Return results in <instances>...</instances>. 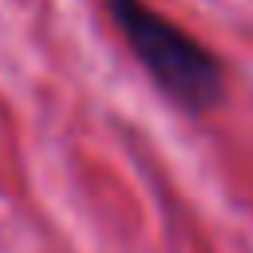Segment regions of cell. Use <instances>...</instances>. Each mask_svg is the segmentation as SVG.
<instances>
[{
    "label": "cell",
    "instance_id": "obj_1",
    "mask_svg": "<svg viewBox=\"0 0 253 253\" xmlns=\"http://www.w3.org/2000/svg\"><path fill=\"white\" fill-rule=\"evenodd\" d=\"M103 4L119 40L126 43V51L138 59V67L162 91L166 103H174L186 115H210L213 107H221L225 67L198 36H190L150 0H103Z\"/></svg>",
    "mask_w": 253,
    "mask_h": 253
}]
</instances>
